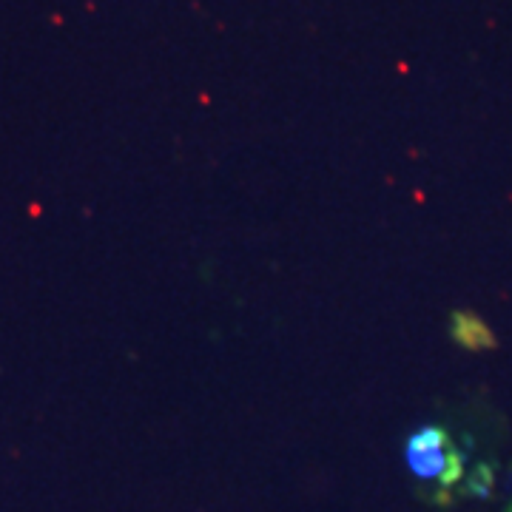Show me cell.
Returning a JSON list of instances; mask_svg holds the SVG:
<instances>
[{"instance_id":"cell-2","label":"cell","mask_w":512,"mask_h":512,"mask_svg":"<svg viewBox=\"0 0 512 512\" xmlns=\"http://www.w3.org/2000/svg\"><path fill=\"white\" fill-rule=\"evenodd\" d=\"M450 336H453V342H456L458 348L473 350V353L498 348L495 333L490 330V325L478 316V313H470V311L450 313Z\"/></svg>"},{"instance_id":"cell-1","label":"cell","mask_w":512,"mask_h":512,"mask_svg":"<svg viewBox=\"0 0 512 512\" xmlns=\"http://www.w3.org/2000/svg\"><path fill=\"white\" fill-rule=\"evenodd\" d=\"M404 461L419 481L450 487L461 478V456L441 427H421L404 444Z\"/></svg>"}]
</instances>
